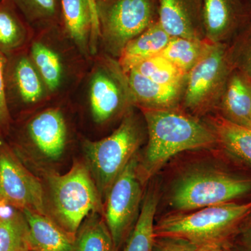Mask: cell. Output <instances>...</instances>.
Segmentation results:
<instances>
[{
	"label": "cell",
	"mask_w": 251,
	"mask_h": 251,
	"mask_svg": "<svg viewBox=\"0 0 251 251\" xmlns=\"http://www.w3.org/2000/svg\"><path fill=\"white\" fill-rule=\"evenodd\" d=\"M148 133V143L138 172L145 184L177 153L209 148L218 143L211 128L196 119L172 109H141Z\"/></svg>",
	"instance_id": "cell-1"
},
{
	"label": "cell",
	"mask_w": 251,
	"mask_h": 251,
	"mask_svg": "<svg viewBox=\"0 0 251 251\" xmlns=\"http://www.w3.org/2000/svg\"><path fill=\"white\" fill-rule=\"evenodd\" d=\"M69 99L85 108L92 125L98 127L123 117L135 107L126 75L118 60L102 53L94 56Z\"/></svg>",
	"instance_id": "cell-2"
},
{
	"label": "cell",
	"mask_w": 251,
	"mask_h": 251,
	"mask_svg": "<svg viewBox=\"0 0 251 251\" xmlns=\"http://www.w3.org/2000/svg\"><path fill=\"white\" fill-rule=\"evenodd\" d=\"M27 52L51 100L69 98L93 59L87 58L80 52L61 25L34 32Z\"/></svg>",
	"instance_id": "cell-3"
},
{
	"label": "cell",
	"mask_w": 251,
	"mask_h": 251,
	"mask_svg": "<svg viewBox=\"0 0 251 251\" xmlns=\"http://www.w3.org/2000/svg\"><path fill=\"white\" fill-rule=\"evenodd\" d=\"M251 213V201L222 203L189 214H170L154 225V235L181 238L197 246L231 242Z\"/></svg>",
	"instance_id": "cell-4"
},
{
	"label": "cell",
	"mask_w": 251,
	"mask_h": 251,
	"mask_svg": "<svg viewBox=\"0 0 251 251\" xmlns=\"http://www.w3.org/2000/svg\"><path fill=\"white\" fill-rule=\"evenodd\" d=\"M143 140V128L133 107L111 134L99 140H82L86 165L102 199H105L115 180L137 154Z\"/></svg>",
	"instance_id": "cell-5"
},
{
	"label": "cell",
	"mask_w": 251,
	"mask_h": 251,
	"mask_svg": "<svg viewBox=\"0 0 251 251\" xmlns=\"http://www.w3.org/2000/svg\"><path fill=\"white\" fill-rule=\"evenodd\" d=\"M50 217L69 233L75 235L77 229L92 213L104 214L103 199L86 163L74 162L64 175L48 176Z\"/></svg>",
	"instance_id": "cell-6"
},
{
	"label": "cell",
	"mask_w": 251,
	"mask_h": 251,
	"mask_svg": "<svg viewBox=\"0 0 251 251\" xmlns=\"http://www.w3.org/2000/svg\"><path fill=\"white\" fill-rule=\"evenodd\" d=\"M251 193V179L212 168L188 170L172 186L169 203L188 211L230 202Z\"/></svg>",
	"instance_id": "cell-7"
},
{
	"label": "cell",
	"mask_w": 251,
	"mask_h": 251,
	"mask_svg": "<svg viewBox=\"0 0 251 251\" xmlns=\"http://www.w3.org/2000/svg\"><path fill=\"white\" fill-rule=\"evenodd\" d=\"M98 53L120 58L125 46L153 23L156 0H95Z\"/></svg>",
	"instance_id": "cell-8"
},
{
	"label": "cell",
	"mask_w": 251,
	"mask_h": 251,
	"mask_svg": "<svg viewBox=\"0 0 251 251\" xmlns=\"http://www.w3.org/2000/svg\"><path fill=\"white\" fill-rule=\"evenodd\" d=\"M135 155L115 180L105 197L103 217L113 239L115 251H121L140 214L143 183L138 175Z\"/></svg>",
	"instance_id": "cell-9"
},
{
	"label": "cell",
	"mask_w": 251,
	"mask_h": 251,
	"mask_svg": "<svg viewBox=\"0 0 251 251\" xmlns=\"http://www.w3.org/2000/svg\"><path fill=\"white\" fill-rule=\"evenodd\" d=\"M0 200L23 211L49 216L44 188L21 162L11 145L0 137Z\"/></svg>",
	"instance_id": "cell-10"
},
{
	"label": "cell",
	"mask_w": 251,
	"mask_h": 251,
	"mask_svg": "<svg viewBox=\"0 0 251 251\" xmlns=\"http://www.w3.org/2000/svg\"><path fill=\"white\" fill-rule=\"evenodd\" d=\"M4 93L12 121L15 113L29 115L51 100L27 50L6 57Z\"/></svg>",
	"instance_id": "cell-11"
},
{
	"label": "cell",
	"mask_w": 251,
	"mask_h": 251,
	"mask_svg": "<svg viewBox=\"0 0 251 251\" xmlns=\"http://www.w3.org/2000/svg\"><path fill=\"white\" fill-rule=\"evenodd\" d=\"M69 98L50 100L35 111L26 115L20 134L41 154L51 160L62 156L69 143L70 128L67 108Z\"/></svg>",
	"instance_id": "cell-12"
},
{
	"label": "cell",
	"mask_w": 251,
	"mask_h": 251,
	"mask_svg": "<svg viewBox=\"0 0 251 251\" xmlns=\"http://www.w3.org/2000/svg\"><path fill=\"white\" fill-rule=\"evenodd\" d=\"M230 72L222 44H211L199 62L188 73L184 100L186 108H204L221 96Z\"/></svg>",
	"instance_id": "cell-13"
},
{
	"label": "cell",
	"mask_w": 251,
	"mask_h": 251,
	"mask_svg": "<svg viewBox=\"0 0 251 251\" xmlns=\"http://www.w3.org/2000/svg\"><path fill=\"white\" fill-rule=\"evenodd\" d=\"M158 21L171 38L201 39L202 0H158Z\"/></svg>",
	"instance_id": "cell-14"
},
{
	"label": "cell",
	"mask_w": 251,
	"mask_h": 251,
	"mask_svg": "<svg viewBox=\"0 0 251 251\" xmlns=\"http://www.w3.org/2000/svg\"><path fill=\"white\" fill-rule=\"evenodd\" d=\"M61 26L86 57L92 59L94 23L87 0H60Z\"/></svg>",
	"instance_id": "cell-15"
},
{
	"label": "cell",
	"mask_w": 251,
	"mask_h": 251,
	"mask_svg": "<svg viewBox=\"0 0 251 251\" xmlns=\"http://www.w3.org/2000/svg\"><path fill=\"white\" fill-rule=\"evenodd\" d=\"M34 34L14 0H0V52L7 57L27 50Z\"/></svg>",
	"instance_id": "cell-16"
},
{
	"label": "cell",
	"mask_w": 251,
	"mask_h": 251,
	"mask_svg": "<svg viewBox=\"0 0 251 251\" xmlns=\"http://www.w3.org/2000/svg\"><path fill=\"white\" fill-rule=\"evenodd\" d=\"M242 16L240 0H202L203 30L212 44H221Z\"/></svg>",
	"instance_id": "cell-17"
},
{
	"label": "cell",
	"mask_w": 251,
	"mask_h": 251,
	"mask_svg": "<svg viewBox=\"0 0 251 251\" xmlns=\"http://www.w3.org/2000/svg\"><path fill=\"white\" fill-rule=\"evenodd\" d=\"M224 118L251 128V78L241 71L229 73L221 95Z\"/></svg>",
	"instance_id": "cell-18"
},
{
	"label": "cell",
	"mask_w": 251,
	"mask_h": 251,
	"mask_svg": "<svg viewBox=\"0 0 251 251\" xmlns=\"http://www.w3.org/2000/svg\"><path fill=\"white\" fill-rule=\"evenodd\" d=\"M29 227L32 251H73L75 235L69 233L49 216L23 211Z\"/></svg>",
	"instance_id": "cell-19"
},
{
	"label": "cell",
	"mask_w": 251,
	"mask_h": 251,
	"mask_svg": "<svg viewBox=\"0 0 251 251\" xmlns=\"http://www.w3.org/2000/svg\"><path fill=\"white\" fill-rule=\"evenodd\" d=\"M126 75L135 106L140 109H172L179 101L182 86L157 83L134 69H130Z\"/></svg>",
	"instance_id": "cell-20"
},
{
	"label": "cell",
	"mask_w": 251,
	"mask_h": 251,
	"mask_svg": "<svg viewBox=\"0 0 251 251\" xmlns=\"http://www.w3.org/2000/svg\"><path fill=\"white\" fill-rule=\"evenodd\" d=\"M171 39L159 23L153 22L125 46L118 59L122 70L126 74L143 61L161 54Z\"/></svg>",
	"instance_id": "cell-21"
},
{
	"label": "cell",
	"mask_w": 251,
	"mask_h": 251,
	"mask_svg": "<svg viewBox=\"0 0 251 251\" xmlns=\"http://www.w3.org/2000/svg\"><path fill=\"white\" fill-rule=\"evenodd\" d=\"M29 227L23 211L0 200V251H30Z\"/></svg>",
	"instance_id": "cell-22"
},
{
	"label": "cell",
	"mask_w": 251,
	"mask_h": 251,
	"mask_svg": "<svg viewBox=\"0 0 251 251\" xmlns=\"http://www.w3.org/2000/svg\"><path fill=\"white\" fill-rule=\"evenodd\" d=\"M158 203L156 190H148L139 216L122 251H151L154 240V219Z\"/></svg>",
	"instance_id": "cell-23"
},
{
	"label": "cell",
	"mask_w": 251,
	"mask_h": 251,
	"mask_svg": "<svg viewBox=\"0 0 251 251\" xmlns=\"http://www.w3.org/2000/svg\"><path fill=\"white\" fill-rule=\"evenodd\" d=\"M211 124L218 143L251 167V128L235 125L221 116L213 118Z\"/></svg>",
	"instance_id": "cell-24"
},
{
	"label": "cell",
	"mask_w": 251,
	"mask_h": 251,
	"mask_svg": "<svg viewBox=\"0 0 251 251\" xmlns=\"http://www.w3.org/2000/svg\"><path fill=\"white\" fill-rule=\"evenodd\" d=\"M73 251H116L103 216L92 213L75 234Z\"/></svg>",
	"instance_id": "cell-25"
},
{
	"label": "cell",
	"mask_w": 251,
	"mask_h": 251,
	"mask_svg": "<svg viewBox=\"0 0 251 251\" xmlns=\"http://www.w3.org/2000/svg\"><path fill=\"white\" fill-rule=\"evenodd\" d=\"M211 44L201 39L173 37L160 54L187 75Z\"/></svg>",
	"instance_id": "cell-26"
},
{
	"label": "cell",
	"mask_w": 251,
	"mask_h": 251,
	"mask_svg": "<svg viewBox=\"0 0 251 251\" xmlns=\"http://www.w3.org/2000/svg\"><path fill=\"white\" fill-rule=\"evenodd\" d=\"M34 32L60 25V0H14Z\"/></svg>",
	"instance_id": "cell-27"
},
{
	"label": "cell",
	"mask_w": 251,
	"mask_h": 251,
	"mask_svg": "<svg viewBox=\"0 0 251 251\" xmlns=\"http://www.w3.org/2000/svg\"><path fill=\"white\" fill-rule=\"evenodd\" d=\"M140 75L163 85L182 86L186 74L161 54L144 60L133 69Z\"/></svg>",
	"instance_id": "cell-28"
},
{
	"label": "cell",
	"mask_w": 251,
	"mask_h": 251,
	"mask_svg": "<svg viewBox=\"0 0 251 251\" xmlns=\"http://www.w3.org/2000/svg\"><path fill=\"white\" fill-rule=\"evenodd\" d=\"M6 62V56L0 52V130L2 136L3 135H8L13 122L5 99L4 70Z\"/></svg>",
	"instance_id": "cell-29"
},
{
	"label": "cell",
	"mask_w": 251,
	"mask_h": 251,
	"mask_svg": "<svg viewBox=\"0 0 251 251\" xmlns=\"http://www.w3.org/2000/svg\"><path fill=\"white\" fill-rule=\"evenodd\" d=\"M198 246L193 243L173 237H155L151 251H197Z\"/></svg>",
	"instance_id": "cell-30"
},
{
	"label": "cell",
	"mask_w": 251,
	"mask_h": 251,
	"mask_svg": "<svg viewBox=\"0 0 251 251\" xmlns=\"http://www.w3.org/2000/svg\"><path fill=\"white\" fill-rule=\"evenodd\" d=\"M233 242L243 251H251V213L241 226Z\"/></svg>",
	"instance_id": "cell-31"
},
{
	"label": "cell",
	"mask_w": 251,
	"mask_h": 251,
	"mask_svg": "<svg viewBox=\"0 0 251 251\" xmlns=\"http://www.w3.org/2000/svg\"><path fill=\"white\" fill-rule=\"evenodd\" d=\"M239 63L241 72L251 78V39L243 47L239 54Z\"/></svg>",
	"instance_id": "cell-32"
},
{
	"label": "cell",
	"mask_w": 251,
	"mask_h": 251,
	"mask_svg": "<svg viewBox=\"0 0 251 251\" xmlns=\"http://www.w3.org/2000/svg\"><path fill=\"white\" fill-rule=\"evenodd\" d=\"M90 4L91 11H92V17H93L94 31L93 39H92V54L93 56L98 54L99 43V23L97 18V7H96L95 0H87Z\"/></svg>",
	"instance_id": "cell-33"
},
{
	"label": "cell",
	"mask_w": 251,
	"mask_h": 251,
	"mask_svg": "<svg viewBox=\"0 0 251 251\" xmlns=\"http://www.w3.org/2000/svg\"><path fill=\"white\" fill-rule=\"evenodd\" d=\"M232 242V241L203 244V245L198 246L197 251H228L229 243Z\"/></svg>",
	"instance_id": "cell-34"
},
{
	"label": "cell",
	"mask_w": 251,
	"mask_h": 251,
	"mask_svg": "<svg viewBox=\"0 0 251 251\" xmlns=\"http://www.w3.org/2000/svg\"><path fill=\"white\" fill-rule=\"evenodd\" d=\"M228 251H243L240 248L237 247L232 241V242L229 243L228 246Z\"/></svg>",
	"instance_id": "cell-35"
},
{
	"label": "cell",
	"mask_w": 251,
	"mask_h": 251,
	"mask_svg": "<svg viewBox=\"0 0 251 251\" xmlns=\"http://www.w3.org/2000/svg\"><path fill=\"white\" fill-rule=\"evenodd\" d=\"M2 136V134H1V130H0V137Z\"/></svg>",
	"instance_id": "cell-36"
},
{
	"label": "cell",
	"mask_w": 251,
	"mask_h": 251,
	"mask_svg": "<svg viewBox=\"0 0 251 251\" xmlns=\"http://www.w3.org/2000/svg\"></svg>",
	"instance_id": "cell-37"
}]
</instances>
